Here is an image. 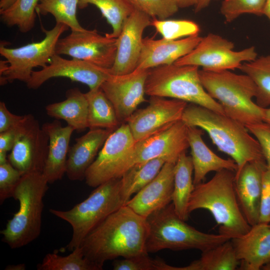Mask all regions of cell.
Wrapping results in <instances>:
<instances>
[{"label":"cell","instance_id":"1f68e13d","mask_svg":"<svg viewBox=\"0 0 270 270\" xmlns=\"http://www.w3.org/2000/svg\"><path fill=\"white\" fill-rule=\"evenodd\" d=\"M80 0H40L36 13L42 15L51 14L56 23L66 25L71 31L85 30L80 24L76 17V10Z\"/></svg>","mask_w":270,"mask_h":270},{"label":"cell","instance_id":"5bb4252c","mask_svg":"<svg viewBox=\"0 0 270 270\" xmlns=\"http://www.w3.org/2000/svg\"><path fill=\"white\" fill-rule=\"evenodd\" d=\"M188 104L179 100L150 96L148 105L136 110L126 122L138 142L182 120Z\"/></svg>","mask_w":270,"mask_h":270},{"label":"cell","instance_id":"ab89813d","mask_svg":"<svg viewBox=\"0 0 270 270\" xmlns=\"http://www.w3.org/2000/svg\"><path fill=\"white\" fill-rule=\"evenodd\" d=\"M22 174L8 161L0 164V203L12 197Z\"/></svg>","mask_w":270,"mask_h":270},{"label":"cell","instance_id":"f907efd6","mask_svg":"<svg viewBox=\"0 0 270 270\" xmlns=\"http://www.w3.org/2000/svg\"><path fill=\"white\" fill-rule=\"evenodd\" d=\"M26 269V265L24 264H20L16 265L8 266L5 270H24Z\"/></svg>","mask_w":270,"mask_h":270},{"label":"cell","instance_id":"9a60e30c","mask_svg":"<svg viewBox=\"0 0 270 270\" xmlns=\"http://www.w3.org/2000/svg\"><path fill=\"white\" fill-rule=\"evenodd\" d=\"M148 70L136 68L120 75L109 74L100 88L112 103L120 124L126 122L138 106L146 101L145 84Z\"/></svg>","mask_w":270,"mask_h":270},{"label":"cell","instance_id":"30bf717a","mask_svg":"<svg viewBox=\"0 0 270 270\" xmlns=\"http://www.w3.org/2000/svg\"><path fill=\"white\" fill-rule=\"evenodd\" d=\"M66 24L56 23L51 30L42 26L45 36L40 42H34L22 46L11 48L0 43V54L6 59L8 67L0 76V85L18 80L26 82L30 79L33 69L44 67L49 64L56 54V48L61 35L68 30Z\"/></svg>","mask_w":270,"mask_h":270},{"label":"cell","instance_id":"60d3db41","mask_svg":"<svg viewBox=\"0 0 270 270\" xmlns=\"http://www.w3.org/2000/svg\"><path fill=\"white\" fill-rule=\"evenodd\" d=\"M246 126L258 142L266 165L270 166V126L262 122Z\"/></svg>","mask_w":270,"mask_h":270},{"label":"cell","instance_id":"4fadbf2b","mask_svg":"<svg viewBox=\"0 0 270 270\" xmlns=\"http://www.w3.org/2000/svg\"><path fill=\"white\" fill-rule=\"evenodd\" d=\"M117 38L99 34L96 30L71 31L60 38L56 54L67 55L99 67L109 69L114 64L116 53Z\"/></svg>","mask_w":270,"mask_h":270},{"label":"cell","instance_id":"8992f818","mask_svg":"<svg viewBox=\"0 0 270 270\" xmlns=\"http://www.w3.org/2000/svg\"><path fill=\"white\" fill-rule=\"evenodd\" d=\"M48 182L42 173L23 174L12 198L18 201L19 208L0 231L2 240L12 248L25 246L38 238L40 233L43 198Z\"/></svg>","mask_w":270,"mask_h":270},{"label":"cell","instance_id":"4316f807","mask_svg":"<svg viewBox=\"0 0 270 270\" xmlns=\"http://www.w3.org/2000/svg\"><path fill=\"white\" fill-rule=\"evenodd\" d=\"M193 172L191 156L184 152L179 156L175 165L172 202L176 214L185 221L188 218V205L194 188Z\"/></svg>","mask_w":270,"mask_h":270},{"label":"cell","instance_id":"c3c4849f","mask_svg":"<svg viewBox=\"0 0 270 270\" xmlns=\"http://www.w3.org/2000/svg\"><path fill=\"white\" fill-rule=\"evenodd\" d=\"M16 0H0V10H4L11 6Z\"/></svg>","mask_w":270,"mask_h":270},{"label":"cell","instance_id":"5b68a950","mask_svg":"<svg viewBox=\"0 0 270 270\" xmlns=\"http://www.w3.org/2000/svg\"><path fill=\"white\" fill-rule=\"evenodd\" d=\"M202 84L208 94L222 108L224 114L245 126L263 122L264 108L253 100L256 86L246 74L231 70H199Z\"/></svg>","mask_w":270,"mask_h":270},{"label":"cell","instance_id":"cb8c5ba5","mask_svg":"<svg viewBox=\"0 0 270 270\" xmlns=\"http://www.w3.org/2000/svg\"><path fill=\"white\" fill-rule=\"evenodd\" d=\"M42 127L49 138L48 156L42 174L48 184H52L66 174L69 144L74 130L68 125L62 126L56 119L44 123Z\"/></svg>","mask_w":270,"mask_h":270},{"label":"cell","instance_id":"d6a6232c","mask_svg":"<svg viewBox=\"0 0 270 270\" xmlns=\"http://www.w3.org/2000/svg\"><path fill=\"white\" fill-rule=\"evenodd\" d=\"M39 2L40 0H16L9 8L0 10V18L7 26H16L22 32H28L34 26Z\"/></svg>","mask_w":270,"mask_h":270},{"label":"cell","instance_id":"e575fe53","mask_svg":"<svg viewBox=\"0 0 270 270\" xmlns=\"http://www.w3.org/2000/svg\"><path fill=\"white\" fill-rule=\"evenodd\" d=\"M153 26L163 38L176 40L184 37L198 35L199 26L194 21L188 20H159L152 18Z\"/></svg>","mask_w":270,"mask_h":270},{"label":"cell","instance_id":"ac0fdd59","mask_svg":"<svg viewBox=\"0 0 270 270\" xmlns=\"http://www.w3.org/2000/svg\"><path fill=\"white\" fill-rule=\"evenodd\" d=\"M150 17L135 9L128 18L120 36L117 38V49L113 66L107 69L112 74L130 73L137 66L142 46L144 30L151 26Z\"/></svg>","mask_w":270,"mask_h":270},{"label":"cell","instance_id":"681fc988","mask_svg":"<svg viewBox=\"0 0 270 270\" xmlns=\"http://www.w3.org/2000/svg\"><path fill=\"white\" fill-rule=\"evenodd\" d=\"M263 122L270 126V106L264 108Z\"/></svg>","mask_w":270,"mask_h":270},{"label":"cell","instance_id":"ee69618b","mask_svg":"<svg viewBox=\"0 0 270 270\" xmlns=\"http://www.w3.org/2000/svg\"><path fill=\"white\" fill-rule=\"evenodd\" d=\"M23 118L12 113L4 102H0V133L16 126Z\"/></svg>","mask_w":270,"mask_h":270},{"label":"cell","instance_id":"f1b7e54d","mask_svg":"<svg viewBox=\"0 0 270 270\" xmlns=\"http://www.w3.org/2000/svg\"><path fill=\"white\" fill-rule=\"evenodd\" d=\"M88 102V126L90 129L114 130L121 124L114 108L100 87L85 93Z\"/></svg>","mask_w":270,"mask_h":270},{"label":"cell","instance_id":"d590c367","mask_svg":"<svg viewBox=\"0 0 270 270\" xmlns=\"http://www.w3.org/2000/svg\"><path fill=\"white\" fill-rule=\"evenodd\" d=\"M168 160L164 158L150 160L143 163L136 164L126 173L128 176L131 187L130 194L132 196L150 183L159 173Z\"/></svg>","mask_w":270,"mask_h":270},{"label":"cell","instance_id":"e0dca14e","mask_svg":"<svg viewBox=\"0 0 270 270\" xmlns=\"http://www.w3.org/2000/svg\"><path fill=\"white\" fill-rule=\"evenodd\" d=\"M188 131V126L180 120L136 142L134 165L158 158H164L168 162H176L180 154L189 148Z\"/></svg>","mask_w":270,"mask_h":270},{"label":"cell","instance_id":"bcb514c9","mask_svg":"<svg viewBox=\"0 0 270 270\" xmlns=\"http://www.w3.org/2000/svg\"><path fill=\"white\" fill-rule=\"evenodd\" d=\"M178 8H186L194 6L196 0H173Z\"/></svg>","mask_w":270,"mask_h":270},{"label":"cell","instance_id":"2e32d148","mask_svg":"<svg viewBox=\"0 0 270 270\" xmlns=\"http://www.w3.org/2000/svg\"><path fill=\"white\" fill-rule=\"evenodd\" d=\"M109 74L107 69L76 58L65 59L56 54L49 64L40 70L33 71L26 84L28 88L36 90L49 79L64 77L93 90L100 88Z\"/></svg>","mask_w":270,"mask_h":270},{"label":"cell","instance_id":"7c38bea8","mask_svg":"<svg viewBox=\"0 0 270 270\" xmlns=\"http://www.w3.org/2000/svg\"><path fill=\"white\" fill-rule=\"evenodd\" d=\"M49 138L32 114L24 116L21 129L8 155L9 162L22 174L42 173L46 162Z\"/></svg>","mask_w":270,"mask_h":270},{"label":"cell","instance_id":"ffe728a7","mask_svg":"<svg viewBox=\"0 0 270 270\" xmlns=\"http://www.w3.org/2000/svg\"><path fill=\"white\" fill-rule=\"evenodd\" d=\"M265 161L247 162L235 173V190L238 200L246 221L251 226L259 222L263 171Z\"/></svg>","mask_w":270,"mask_h":270},{"label":"cell","instance_id":"b9f144b4","mask_svg":"<svg viewBox=\"0 0 270 270\" xmlns=\"http://www.w3.org/2000/svg\"><path fill=\"white\" fill-rule=\"evenodd\" d=\"M258 223H270V166H268L262 174Z\"/></svg>","mask_w":270,"mask_h":270},{"label":"cell","instance_id":"8d00e7d4","mask_svg":"<svg viewBox=\"0 0 270 270\" xmlns=\"http://www.w3.org/2000/svg\"><path fill=\"white\" fill-rule=\"evenodd\" d=\"M266 0H224L220 12L227 22L245 14L262 15Z\"/></svg>","mask_w":270,"mask_h":270},{"label":"cell","instance_id":"f546056e","mask_svg":"<svg viewBox=\"0 0 270 270\" xmlns=\"http://www.w3.org/2000/svg\"><path fill=\"white\" fill-rule=\"evenodd\" d=\"M249 76L256 88V102L261 108L270 106V54L245 62L238 68Z\"/></svg>","mask_w":270,"mask_h":270},{"label":"cell","instance_id":"d6986e66","mask_svg":"<svg viewBox=\"0 0 270 270\" xmlns=\"http://www.w3.org/2000/svg\"><path fill=\"white\" fill-rule=\"evenodd\" d=\"M176 163L166 162L157 176L131 198L126 206L146 218L170 204L172 202Z\"/></svg>","mask_w":270,"mask_h":270},{"label":"cell","instance_id":"7402d4cb","mask_svg":"<svg viewBox=\"0 0 270 270\" xmlns=\"http://www.w3.org/2000/svg\"><path fill=\"white\" fill-rule=\"evenodd\" d=\"M230 240L240 260V270H259L270 262V224L258 223Z\"/></svg>","mask_w":270,"mask_h":270},{"label":"cell","instance_id":"277c9868","mask_svg":"<svg viewBox=\"0 0 270 270\" xmlns=\"http://www.w3.org/2000/svg\"><path fill=\"white\" fill-rule=\"evenodd\" d=\"M198 209L209 211L218 226L219 234L230 238L244 234L252 227L240 208L232 170L216 172L208 182L194 186L188 205V213Z\"/></svg>","mask_w":270,"mask_h":270},{"label":"cell","instance_id":"603a6c76","mask_svg":"<svg viewBox=\"0 0 270 270\" xmlns=\"http://www.w3.org/2000/svg\"><path fill=\"white\" fill-rule=\"evenodd\" d=\"M113 131L104 128L90 129L85 134L76 139L68 155L66 174L70 180H84L87 170Z\"/></svg>","mask_w":270,"mask_h":270},{"label":"cell","instance_id":"52a82bcc","mask_svg":"<svg viewBox=\"0 0 270 270\" xmlns=\"http://www.w3.org/2000/svg\"><path fill=\"white\" fill-rule=\"evenodd\" d=\"M146 220L148 232L146 248L148 253L164 249H196L203 252L230 240L224 234L199 231L188 224L176 214L172 202L150 214Z\"/></svg>","mask_w":270,"mask_h":270},{"label":"cell","instance_id":"8fae6325","mask_svg":"<svg viewBox=\"0 0 270 270\" xmlns=\"http://www.w3.org/2000/svg\"><path fill=\"white\" fill-rule=\"evenodd\" d=\"M234 43L214 34L202 38L189 54L178 60V65H192L202 70L217 72L234 70L242 64L254 60L258 57L256 48L251 46L240 50H234Z\"/></svg>","mask_w":270,"mask_h":270},{"label":"cell","instance_id":"44dd1931","mask_svg":"<svg viewBox=\"0 0 270 270\" xmlns=\"http://www.w3.org/2000/svg\"><path fill=\"white\" fill-rule=\"evenodd\" d=\"M202 38L198 35L176 40L144 38L136 68L149 70L162 65L173 64L192 52Z\"/></svg>","mask_w":270,"mask_h":270},{"label":"cell","instance_id":"836d02e7","mask_svg":"<svg viewBox=\"0 0 270 270\" xmlns=\"http://www.w3.org/2000/svg\"><path fill=\"white\" fill-rule=\"evenodd\" d=\"M68 256H62L58 252L46 255L37 266L38 270H99L87 260L80 246L75 248Z\"/></svg>","mask_w":270,"mask_h":270},{"label":"cell","instance_id":"7dc6e473","mask_svg":"<svg viewBox=\"0 0 270 270\" xmlns=\"http://www.w3.org/2000/svg\"><path fill=\"white\" fill-rule=\"evenodd\" d=\"M262 15L266 16L270 22V0H266Z\"/></svg>","mask_w":270,"mask_h":270},{"label":"cell","instance_id":"484cf974","mask_svg":"<svg viewBox=\"0 0 270 270\" xmlns=\"http://www.w3.org/2000/svg\"><path fill=\"white\" fill-rule=\"evenodd\" d=\"M63 101L45 107L47 114L66 121L74 130L81 132L88 128V102L85 93L76 88L68 90Z\"/></svg>","mask_w":270,"mask_h":270},{"label":"cell","instance_id":"3957f363","mask_svg":"<svg viewBox=\"0 0 270 270\" xmlns=\"http://www.w3.org/2000/svg\"><path fill=\"white\" fill-rule=\"evenodd\" d=\"M95 188L86 199L69 210H50L51 214L68 222L72 228V238L66 248L68 250L80 246L96 226L126 206L132 197L130 182L125 174Z\"/></svg>","mask_w":270,"mask_h":270},{"label":"cell","instance_id":"6da1fadb","mask_svg":"<svg viewBox=\"0 0 270 270\" xmlns=\"http://www.w3.org/2000/svg\"><path fill=\"white\" fill-rule=\"evenodd\" d=\"M148 232L146 218L126 205L96 226L80 246L84 257L100 270L108 260L148 254Z\"/></svg>","mask_w":270,"mask_h":270},{"label":"cell","instance_id":"f6af8a7d","mask_svg":"<svg viewBox=\"0 0 270 270\" xmlns=\"http://www.w3.org/2000/svg\"><path fill=\"white\" fill-rule=\"evenodd\" d=\"M213 0H196L194 7L195 12H198L208 6Z\"/></svg>","mask_w":270,"mask_h":270},{"label":"cell","instance_id":"83f0119b","mask_svg":"<svg viewBox=\"0 0 270 270\" xmlns=\"http://www.w3.org/2000/svg\"><path fill=\"white\" fill-rule=\"evenodd\" d=\"M240 264L231 240L202 252L201 257L184 267L171 270H234Z\"/></svg>","mask_w":270,"mask_h":270},{"label":"cell","instance_id":"816d5d0a","mask_svg":"<svg viewBox=\"0 0 270 270\" xmlns=\"http://www.w3.org/2000/svg\"><path fill=\"white\" fill-rule=\"evenodd\" d=\"M262 269L263 270H270V262L264 265Z\"/></svg>","mask_w":270,"mask_h":270},{"label":"cell","instance_id":"74e56055","mask_svg":"<svg viewBox=\"0 0 270 270\" xmlns=\"http://www.w3.org/2000/svg\"><path fill=\"white\" fill-rule=\"evenodd\" d=\"M135 9L152 18L164 20L173 16L178 7L173 0H127Z\"/></svg>","mask_w":270,"mask_h":270},{"label":"cell","instance_id":"4dcf8cb0","mask_svg":"<svg viewBox=\"0 0 270 270\" xmlns=\"http://www.w3.org/2000/svg\"><path fill=\"white\" fill-rule=\"evenodd\" d=\"M88 4L96 6L112 27V32L106 34L111 38L120 36L124 23L134 10L127 0H80L78 8H83Z\"/></svg>","mask_w":270,"mask_h":270},{"label":"cell","instance_id":"7a4b0ae2","mask_svg":"<svg viewBox=\"0 0 270 270\" xmlns=\"http://www.w3.org/2000/svg\"><path fill=\"white\" fill-rule=\"evenodd\" d=\"M182 120L188 126L206 132L220 152L236 164L237 173L247 163L265 161L260 146L246 126L238 121L206 108L188 104Z\"/></svg>","mask_w":270,"mask_h":270},{"label":"cell","instance_id":"ba28073f","mask_svg":"<svg viewBox=\"0 0 270 270\" xmlns=\"http://www.w3.org/2000/svg\"><path fill=\"white\" fill-rule=\"evenodd\" d=\"M199 70L195 66L174 64L151 68L146 81V94L183 100L224 114L221 105L203 87Z\"/></svg>","mask_w":270,"mask_h":270},{"label":"cell","instance_id":"9c48e42d","mask_svg":"<svg viewBox=\"0 0 270 270\" xmlns=\"http://www.w3.org/2000/svg\"><path fill=\"white\" fill-rule=\"evenodd\" d=\"M136 143L128 124H121L108 138L87 170L86 184L95 188L109 180L122 177L134 165Z\"/></svg>","mask_w":270,"mask_h":270},{"label":"cell","instance_id":"d4e9b609","mask_svg":"<svg viewBox=\"0 0 270 270\" xmlns=\"http://www.w3.org/2000/svg\"><path fill=\"white\" fill-rule=\"evenodd\" d=\"M203 131L198 127L188 126V138L191 150L194 186L202 182L211 172L226 169L236 172L238 170L237 164L232 159L220 157L206 145L202 138Z\"/></svg>","mask_w":270,"mask_h":270},{"label":"cell","instance_id":"7bdbcfd3","mask_svg":"<svg viewBox=\"0 0 270 270\" xmlns=\"http://www.w3.org/2000/svg\"><path fill=\"white\" fill-rule=\"evenodd\" d=\"M24 118L16 126L0 133V152L7 153L12 149L22 128Z\"/></svg>","mask_w":270,"mask_h":270},{"label":"cell","instance_id":"f35d334b","mask_svg":"<svg viewBox=\"0 0 270 270\" xmlns=\"http://www.w3.org/2000/svg\"><path fill=\"white\" fill-rule=\"evenodd\" d=\"M162 260L152 259L148 254H144L114 260L112 265L114 270H160Z\"/></svg>","mask_w":270,"mask_h":270}]
</instances>
